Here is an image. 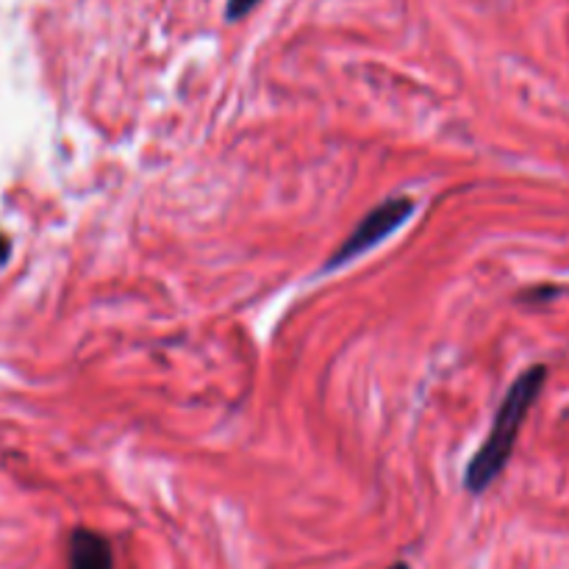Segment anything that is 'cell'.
<instances>
[{"mask_svg":"<svg viewBox=\"0 0 569 569\" xmlns=\"http://www.w3.org/2000/svg\"><path fill=\"white\" fill-rule=\"evenodd\" d=\"M545 381H548V367L537 365L528 367L511 389L506 392L503 403H500L498 415H495L492 431L483 439L481 450L472 456L470 467L465 472V487L472 495H481L492 487L495 478L506 470L511 453H515L517 437H520L522 426H526V417L531 411V406L537 403L539 392H542Z\"/></svg>","mask_w":569,"mask_h":569,"instance_id":"cell-1","label":"cell"},{"mask_svg":"<svg viewBox=\"0 0 569 569\" xmlns=\"http://www.w3.org/2000/svg\"><path fill=\"white\" fill-rule=\"evenodd\" d=\"M415 209H417L415 200L403 198V194L383 200V203L376 206V209H372L370 214L359 222V228H356V231L350 233L342 244H339L337 253L328 259V264H326L328 270H337V267L350 264L353 259L365 256L367 250H372L376 244H381L387 237H392L400 226H406V220L415 214Z\"/></svg>","mask_w":569,"mask_h":569,"instance_id":"cell-2","label":"cell"},{"mask_svg":"<svg viewBox=\"0 0 569 569\" xmlns=\"http://www.w3.org/2000/svg\"><path fill=\"white\" fill-rule=\"evenodd\" d=\"M67 569H114L109 539L89 528H76L67 542Z\"/></svg>","mask_w":569,"mask_h":569,"instance_id":"cell-3","label":"cell"},{"mask_svg":"<svg viewBox=\"0 0 569 569\" xmlns=\"http://www.w3.org/2000/svg\"><path fill=\"white\" fill-rule=\"evenodd\" d=\"M256 6H259V0H228L226 17L228 20H239V17H244L248 11H253Z\"/></svg>","mask_w":569,"mask_h":569,"instance_id":"cell-4","label":"cell"},{"mask_svg":"<svg viewBox=\"0 0 569 569\" xmlns=\"http://www.w3.org/2000/svg\"><path fill=\"white\" fill-rule=\"evenodd\" d=\"M6 253H9V248H6V239H3V237H0V261H3V259H6Z\"/></svg>","mask_w":569,"mask_h":569,"instance_id":"cell-5","label":"cell"},{"mask_svg":"<svg viewBox=\"0 0 569 569\" xmlns=\"http://www.w3.org/2000/svg\"><path fill=\"white\" fill-rule=\"evenodd\" d=\"M389 569H409V565H403V561H398V565H392Z\"/></svg>","mask_w":569,"mask_h":569,"instance_id":"cell-6","label":"cell"}]
</instances>
